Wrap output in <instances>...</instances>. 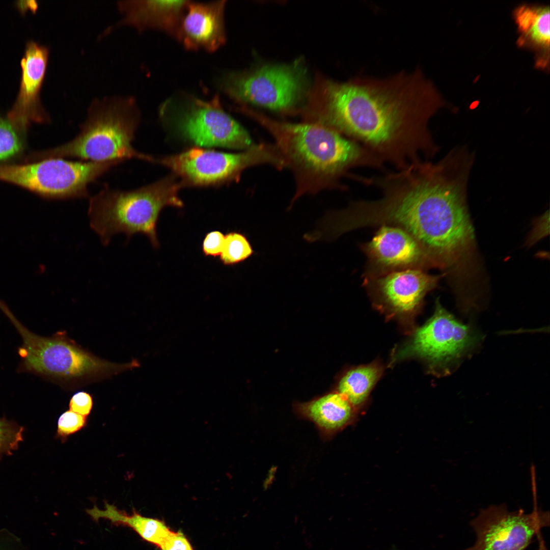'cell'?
Returning <instances> with one entry per match:
<instances>
[{
  "label": "cell",
  "instance_id": "obj_10",
  "mask_svg": "<svg viewBox=\"0 0 550 550\" xmlns=\"http://www.w3.org/2000/svg\"><path fill=\"white\" fill-rule=\"evenodd\" d=\"M176 132L202 146L247 149L254 144L247 131L223 108L218 95L209 100L194 96L170 100L161 109Z\"/></svg>",
  "mask_w": 550,
  "mask_h": 550
},
{
  "label": "cell",
  "instance_id": "obj_11",
  "mask_svg": "<svg viewBox=\"0 0 550 550\" xmlns=\"http://www.w3.org/2000/svg\"><path fill=\"white\" fill-rule=\"evenodd\" d=\"M101 174V167L97 162L61 158L23 164L0 165V180L44 198L58 200L88 197V185Z\"/></svg>",
  "mask_w": 550,
  "mask_h": 550
},
{
  "label": "cell",
  "instance_id": "obj_16",
  "mask_svg": "<svg viewBox=\"0 0 550 550\" xmlns=\"http://www.w3.org/2000/svg\"><path fill=\"white\" fill-rule=\"evenodd\" d=\"M225 1L209 3L188 2L176 38L187 49L212 52L226 41Z\"/></svg>",
  "mask_w": 550,
  "mask_h": 550
},
{
  "label": "cell",
  "instance_id": "obj_28",
  "mask_svg": "<svg viewBox=\"0 0 550 550\" xmlns=\"http://www.w3.org/2000/svg\"><path fill=\"white\" fill-rule=\"evenodd\" d=\"M159 548L160 550H194L190 541L183 532L173 530Z\"/></svg>",
  "mask_w": 550,
  "mask_h": 550
},
{
  "label": "cell",
  "instance_id": "obj_5",
  "mask_svg": "<svg viewBox=\"0 0 550 550\" xmlns=\"http://www.w3.org/2000/svg\"><path fill=\"white\" fill-rule=\"evenodd\" d=\"M184 186L174 174L133 190L105 187L89 199L90 226L104 246L116 234L124 233L128 240L134 234L142 233L158 249L156 225L159 214L166 206H183L178 193Z\"/></svg>",
  "mask_w": 550,
  "mask_h": 550
},
{
  "label": "cell",
  "instance_id": "obj_20",
  "mask_svg": "<svg viewBox=\"0 0 550 550\" xmlns=\"http://www.w3.org/2000/svg\"><path fill=\"white\" fill-rule=\"evenodd\" d=\"M104 510L95 505L93 508L88 509L87 513L95 521L106 519L115 525L128 527L143 539L158 548L173 531L164 520L144 516L134 509L129 515L107 502H104Z\"/></svg>",
  "mask_w": 550,
  "mask_h": 550
},
{
  "label": "cell",
  "instance_id": "obj_18",
  "mask_svg": "<svg viewBox=\"0 0 550 550\" xmlns=\"http://www.w3.org/2000/svg\"><path fill=\"white\" fill-rule=\"evenodd\" d=\"M352 406L341 394L332 393L299 404L297 410L300 416L312 422L321 435L326 437L349 423Z\"/></svg>",
  "mask_w": 550,
  "mask_h": 550
},
{
  "label": "cell",
  "instance_id": "obj_15",
  "mask_svg": "<svg viewBox=\"0 0 550 550\" xmlns=\"http://www.w3.org/2000/svg\"><path fill=\"white\" fill-rule=\"evenodd\" d=\"M48 57V51L45 47L34 41L27 44L21 61L22 76L19 92L7 118L21 132L26 130L31 122L48 121L39 97Z\"/></svg>",
  "mask_w": 550,
  "mask_h": 550
},
{
  "label": "cell",
  "instance_id": "obj_29",
  "mask_svg": "<svg viewBox=\"0 0 550 550\" xmlns=\"http://www.w3.org/2000/svg\"><path fill=\"white\" fill-rule=\"evenodd\" d=\"M536 536L538 538V550H547L541 531L539 532Z\"/></svg>",
  "mask_w": 550,
  "mask_h": 550
},
{
  "label": "cell",
  "instance_id": "obj_12",
  "mask_svg": "<svg viewBox=\"0 0 550 550\" xmlns=\"http://www.w3.org/2000/svg\"><path fill=\"white\" fill-rule=\"evenodd\" d=\"M471 526L476 540L464 550H525L542 528L549 526V514L537 506L526 513L493 505L481 510Z\"/></svg>",
  "mask_w": 550,
  "mask_h": 550
},
{
  "label": "cell",
  "instance_id": "obj_2",
  "mask_svg": "<svg viewBox=\"0 0 550 550\" xmlns=\"http://www.w3.org/2000/svg\"><path fill=\"white\" fill-rule=\"evenodd\" d=\"M467 173L450 158L419 160L394 172L369 178L380 197L358 200L339 210L343 234L375 226L398 227L419 244L430 263L445 273L454 272L476 249L466 201Z\"/></svg>",
  "mask_w": 550,
  "mask_h": 550
},
{
  "label": "cell",
  "instance_id": "obj_1",
  "mask_svg": "<svg viewBox=\"0 0 550 550\" xmlns=\"http://www.w3.org/2000/svg\"><path fill=\"white\" fill-rule=\"evenodd\" d=\"M306 99L305 121L334 129L396 170L439 150L429 123L446 103L420 69L343 82L317 76Z\"/></svg>",
  "mask_w": 550,
  "mask_h": 550
},
{
  "label": "cell",
  "instance_id": "obj_17",
  "mask_svg": "<svg viewBox=\"0 0 550 550\" xmlns=\"http://www.w3.org/2000/svg\"><path fill=\"white\" fill-rule=\"evenodd\" d=\"M188 1H124L118 2L123 15L121 24L139 31L158 29L176 38Z\"/></svg>",
  "mask_w": 550,
  "mask_h": 550
},
{
  "label": "cell",
  "instance_id": "obj_13",
  "mask_svg": "<svg viewBox=\"0 0 550 550\" xmlns=\"http://www.w3.org/2000/svg\"><path fill=\"white\" fill-rule=\"evenodd\" d=\"M443 276L409 269L364 278L363 285L377 309L390 316L410 318L420 310L426 295L437 287Z\"/></svg>",
  "mask_w": 550,
  "mask_h": 550
},
{
  "label": "cell",
  "instance_id": "obj_26",
  "mask_svg": "<svg viewBox=\"0 0 550 550\" xmlns=\"http://www.w3.org/2000/svg\"><path fill=\"white\" fill-rule=\"evenodd\" d=\"M93 399L88 392L81 391L74 393L71 397L69 410L85 417L88 416L93 408Z\"/></svg>",
  "mask_w": 550,
  "mask_h": 550
},
{
  "label": "cell",
  "instance_id": "obj_8",
  "mask_svg": "<svg viewBox=\"0 0 550 550\" xmlns=\"http://www.w3.org/2000/svg\"><path fill=\"white\" fill-rule=\"evenodd\" d=\"M154 163L169 168L184 184L208 185L236 179L246 168L262 163L278 169L284 162L275 146L253 145L245 151L229 153L194 148L179 154L160 158Z\"/></svg>",
  "mask_w": 550,
  "mask_h": 550
},
{
  "label": "cell",
  "instance_id": "obj_23",
  "mask_svg": "<svg viewBox=\"0 0 550 550\" xmlns=\"http://www.w3.org/2000/svg\"><path fill=\"white\" fill-rule=\"evenodd\" d=\"M21 132L8 119L0 118V160L18 154L23 148Z\"/></svg>",
  "mask_w": 550,
  "mask_h": 550
},
{
  "label": "cell",
  "instance_id": "obj_4",
  "mask_svg": "<svg viewBox=\"0 0 550 550\" xmlns=\"http://www.w3.org/2000/svg\"><path fill=\"white\" fill-rule=\"evenodd\" d=\"M0 309L22 340L18 348L21 360L17 371L19 373L32 374L73 390L139 366L135 359L125 363L102 359L83 348L65 331L50 337L35 334L16 318L5 303L0 304Z\"/></svg>",
  "mask_w": 550,
  "mask_h": 550
},
{
  "label": "cell",
  "instance_id": "obj_14",
  "mask_svg": "<svg viewBox=\"0 0 550 550\" xmlns=\"http://www.w3.org/2000/svg\"><path fill=\"white\" fill-rule=\"evenodd\" d=\"M361 248L367 259L364 278L409 269L431 268L419 244L397 227L380 226L371 240Z\"/></svg>",
  "mask_w": 550,
  "mask_h": 550
},
{
  "label": "cell",
  "instance_id": "obj_22",
  "mask_svg": "<svg viewBox=\"0 0 550 550\" xmlns=\"http://www.w3.org/2000/svg\"><path fill=\"white\" fill-rule=\"evenodd\" d=\"M254 253L252 245L244 234L230 232L225 235L219 259L225 265H234L248 259Z\"/></svg>",
  "mask_w": 550,
  "mask_h": 550
},
{
  "label": "cell",
  "instance_id": "obj_7",
  "mask_svg": "<svg viewBox=\"0 0 550 550\" xmlns=\"http://www.w3.org/2000/svg\"><path fill=\"white\" fill-rule=\"evenodd\" d=\"M306 70L301 61L289 65H264L243 72L227 73L222 90L242 105L255 104L282 114L300 111L307 97Z\"/></svg>",
  "mask_w": 550,
  "mask_h": 550
},
{
  "label": "cell",
  "instance_id": "obj_25",
  "mask_svg": "<svg viewBox=\"0 0 550 550\" xmlns=\"http://www.w3.org/2000/svg\"><path fill=\"white\" fill-rule=\"evenodd\" d=\"M87 424V417L68 410L59 417L57 423L56 437L65 443L69 436L85 428Z\"/></svg>",
  "mask_w": 550,
  "mask_h": 550
},
{
  "label": "cell",
  "instance_id": "obj_21",
  "mask_svg": "<svg viewBox=\"0 0 550 550\" xmlns=\"http://www.w3.org/2000/svg\"><path fill=\"white\" fill-rule=\"evenodd\" d=\"M381 373V368L375 363L353 368L341 378L339 393L352 406H358L366 400Z\"/></svg>",
  "mask_w": 550,
  "mask_h": 550
},
{
  "label": "cell",
  "instance_id": "obj_27",
  "mask_svg": "<svg viewBox=\"0 0 550 550\" xmlns=\"http://www.w3.org/2000/svg\"><path fill=\"white\" fill-rule=\"evenodd\" d=\"M225 240V235L221 231L215 230L207 233L203 241L202 250L206 256L215 257L220 256Z\"/></svg>",
  "mask_w": 550,
  "mask_h": 550
},
{
  "label": "cell",
  "instance_id": "obj_3",
  "mask_svg": "<svg viewBox=\"0 0 550 550\" xmlns=\"http://www.w3.org/2000/svg\"><path fill=\"white\" fill-rule=\"evenodd\" d=\"M240 111L270 133L285 167L293 172L296 192L290 208L305 194H314L327 188L346 189L341 183L342 178L363 183L364 177L350 174L352 169L386 171L385 164L369 150L328 127L312 122L279 121L248 107Z\"/></svg>",
  "mask_w": 550,
  "mask_h": 550
},
{
  "label": "cell",
  "instance_id": "obj_24",
  "mask_svg": "<svg viewBox=\"0 0 550 550\" xmlns=\"http://www.w3.org/2000/svg\"><path fill=\"white\" fill-rule=\"evenodd\" d=\"M24 427L5 416L0 418V461L3 455H12L23 440Z\"/></svg>",
  "mask_w": 550,
  "mask_h": 550
},
{
  "label": "cell",
  "instance_id": "obj_19",
  "mask_svg": "<svg viewBox=\"0 0 550 550\" xmlns=\"http://www.w3.org/2000/svg\"><path fill=\"white\" fill-rule=\"evenodd\" d=\"M514 17L520 33L519 44L536 49L539 53L537 64L545 67L549 60V7L524 5L515 10Z\"/></svg>",
  "mask_w": 550,
  "mask_h": 550
},
{
  "label": "cell",
  "instance_id": "obj_9",
  "mask_svg": "<svg viewBox=\"0 0 550 550\" xmlns=\"http://www.w3.org/2000/svg\"><path fill=\"white\" fill-rule=\"evenodd\" d=\"M481 335L472 325L459 321L435 302L433 315L417 329L396 354V359H421L435 373H448L480 342Z\"/></svg>",
  "mask_w": 550,
  "mask_h": 550
},
{
  "label": "cell",
  "instance_id": "obj_6",
  "mask_svg": "<svg viewBox=\"0 0 550 550\" xmlns=\"http://www.w3.org/2000/svg\"><path fill=\"white\" fill-rule=\"evenodd\" d=\"M87 114L74 139L39 153L38 159L74 158L87 161L123 162L136 158L153 162V156L138 152L132 145L140 121L134 99L97 100L92 103Z\"/></svg>",
  "mask_w": 550,
  "mask_h": 550
}]
</instances>
